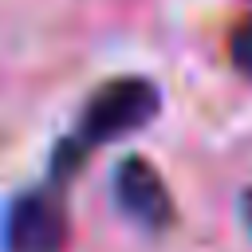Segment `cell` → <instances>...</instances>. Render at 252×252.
I'll use <instances>...</instances> for the list:
<instances>
[{"mask_svg":"<svg viewBox=\"0 0 252 252\" xmlns=\"http://www.w3.org/2000/svg\"><path fill=\"white\" fill-rule=\"evenodd\" d=\"M240 220H244V228L252 232V189L240 193Z\"/></svg>","mask_w":252,"mask_h":252,"instance_id":"5","label":"cell"},{"mask_svg":"<svg viewBox=\"0 0 252 252\" xmlns=\"http://www.w3.org/2000/svg\"><path fill=\"white\" fill-rule=\"evenodd\" d=\"M228 63L244 79H252V16H244L228 35Z\"/></svg>","mask_w":252,"mask_h":252,"instance_id":"4","label":"cell"},{"mask_svg":"<svg viewBox=\"0 0 252 252\" xmlns=\"http://www.w3.org/2000/svg\"><path fill=\"white\" fill-rule=\"evenodd\" d=\"M4 252H63L71 240L67 209L55 193H20L4 213Z\"/></svg>","mask_w":252,"mask_h":252,"instance_id":"2","label":"cell"},{"mask_svg":"<svg viewBox=\"0 0 252 252\" xmlns=\"http://www.w3.org/2000/svg\"><path fill=\"white\" fill-rule=\"evenodd\" d=\"M158 110H161V91L146 75H118V79L102 83L87 98L75 134L59 146V154H55V177H71V169L83 161L87 150L106 146V142H114L122 134L142 130L146 122L158 118Z\"/></svg>","mask_w":252,"mask_h":252,"instance_id":"1","label":"cell"},{"mask_svg":"<svg viewBox=\"0 0 252 252\" xmlns=\"http://www.w3.org/2000/svg\"><path fill=\"white\" fill-rule=\"evenodd\" d=\"M114 205L146 232H161L173 224V197L146 158H122L114 165Z\"/></svg>","mask_w":252,"mask_h":252,"instance_id":"3","label":"cell"}]
</instances>
